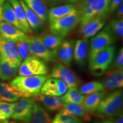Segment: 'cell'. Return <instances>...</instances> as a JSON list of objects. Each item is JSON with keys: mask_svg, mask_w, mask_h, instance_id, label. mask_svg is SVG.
Wrapping results in <instances>:
<instances>
[{"mask_svg": "<svg viewBox=\"0 0 123 123\" xmlns=\"http://www.w3.org/2000/svg\"><path fill=\"white\" fill-rule=\"evenodd\" d=\"M47 79L46 75L18 76L15 77L10 84L24 98H37L41 95V90Z\"/></svg>", "mask_w": 123, "mask_h": 123, "instance_id": "cell-1", "label": "cell"}, {"mask_svg": "<svg viewBox=\"0 0 123 123\" xmlns=\"http://www.w3.org/2000/svg\"><path fill=\"white\" fill-rule=\"evenodd\" d=\"M123 101L122 91H113L104 95L94 113L101 118L116 117L122 113Z\"/></svg>", "mask_w": 123, "mask_h": 123, "instance_id": "cell-2", "label": "cell"}, {"mask_svg": "<svg viewBox=\"0 0 123 123\" xmlns=\"http://www.w3.org/2000/svg\"><path fill=\"white\" fill-rule=\"evenodd\" d=\"M116 54V46L110 45L99 52L89 62L90 68L94 76H100L110 68Z\"/></svg>", "mask_w": 123, "mask_h": 123, "instance_id": "cell-3", "label": "cell"}, {"mask_svg": "<svg viewBox=\"0 0 123 123\" xmlns=\"http://www.w3.org/2000/svg\"><path fill=\"white\" fill-rule=\"evenodd\" d=\"M80 22L79 13L59 18L50 22V31L51 33L64 38L74 30Z\"/></svg>", "mask_w": 123, "mask_h": 123, "instance_id": "cell-4", "label": "cell"}, {"mask_svg": "<svg viewBox=\"0 0 123 123\" xmlns=\"http://www.w3.org/2000/svg\"><path fill=\"white\" fill-rule=\"evenodd\" d=\"M18 71L20 76L46 75L49 73V68L43 61L30 55L21 63Z\"/></svg>", "mask_w": 123, "mask_h": 123, "instance_id": "cell-5", "label": "cell"}, {"mask_svg": "<svg viewBox=\"0 0 123 123\" xmlns=\"http://www.w3.org/2000/svg\"><path fill=\"white\" fill-rule=\"evenodd\" d=\"M114 41V35L108 25L91 40L90 51L88 54V61H91L100 51L111 45Z\"/></svg>", "mask_w": 123, "mask_h": 123, "instance_id": "cell-6", "label": "cell"}, {"mask_svg": "<svg viewBox=\"0 0 123 123\" xmlns=\"http://www.w3.org/2000/svg\"><path fill=\"white\" fill-rule=\"evenodd\" d=\"M27 42L30 55L36 56L44 62H53L57 59V51L47 49L39 36L30 35Z\"/></svg>", "mask_w": 123, "mask_h": 123, "instance_id": "cell-7", "label": "cell"}, {"mask_svg": "<svg viewBox=\"0 0 123 123\" xmlns=\"http://www.w3.org/2000/svg\"><path fill=\"white\" fill-rule=\"evenodd\" d=\"M35 103L33 99L27 98L19 99L15 103L12 119L15 121L30 123Z\"/></svg>", "mask_w": 123, "mask_h": 123, "instance_id": "cell-8", "label": "cell"}, {"mask_svg": "<svg viewBox=\"0 0 123 123\" xmlns=\"http://www.w3.org/2000/svg\"><path fill=\"white\" fill-rule=\"evenodd\" d=\"M50 76L51 78L59 79L67 85L68 88L78 87L79 84V79L72 70L67 68L62 64H57L52 68Z\"/></svg>", "mask_w": 123, "mask_h": 123, "instance_id": "cell-9", "label": "cell"}, {"mask_svg": "<svg viewBox=\"0 0 123 123\" xmlns=\"http://www.w3.org/2000/svg\"><path fill=\"white\" fill-rule=\"evenodd\" d=\"M0 56L6 59L10 63L17 67H19L22 63L15 42L1 37H0Z\"/></svg>", "mask_w": 123, "mask_h": 123, "instance_id": "cell-10", "label": "cell"}, {"mask_svg": "<svg viewBox=\"0 0 123 123\" xmlns=\"http://www.w3.org/2000/svg\"><path fill=\"white\" fill-rule=\"evenodd\" d=\"M29 35L12 25L2 21L0 23V37L13 42L28 41Z\"/></svg>", "mask_w": 123, "mask_h": 123, "instance_id": "cell-11", "label": "cell"}, {"mask_svg": "<svg viewBox=\"0 0 123 123\" xmlns=\"http://www.w3.org/2000/svg\"><path fill=\"white\" fill-rule=\"evenodd\" d=\"M68 90L66 84L61 80L51 78L44 83L41 90V93L46 96H62Z\"/></svg>", "mask_w": 123, "mask_h": 123, "instance_id": "cell-12", "label": "cell"}, {"mask_svg": "<svg viewBox=\"0 0 123 123\" xmlns=\"http://www.w3.org/2000/svg\"><path fill=\"white\" fill-rule=\"evenodd\" d=\"M105 24L104 18L96 16L81 23L79 33L83 38L88 39L95 36L103 27Z\"/></svg>", "mask_w": 123, "mask_h": 123, "instance_id": "cell-13", "label": "cell"}, {"mask_svg": "<svg viewBox=\"0 0 123 123\" xmlns=\"http://www.w3.org/2000/svg\"><path fill=\"white\" fill-rule=\"evenodd\" d=\"M75 41L67 39L63 41L57 50V58L62 64L70 66L74 57Z\"/></svg>", "mask_w": 123, "mask_h": 123, "instance_id": "cell-14", "label": "cell"}, {"mask_svg": "<svg viewBox=\"0 0 123 123\" xmlns=\"http://www.w3.org/2000/svg\"><path fill=\"white\" fill-rule=\"evenodd\" d=\"M105 73V77L104 78L103 84L104 88L113 90L122 88L123 86V69H111Z\"/></svg>", "mask_w": 123, "mask_h": 123, "instance_id": "cell-15", "label": "cell"}, {"mask_svg": "<svg viewBox=\"0 0 123 123\" xmlns=\"http://www.w3.org/2000/svg\"><path fill=\"white\" fill-rule=\"evenodd\" d=\"M88 54V41L87 39H78L75 43L74 57L75 63L79 66H84Z\"/></svg>", "mask_w": 123, "mask_h": 123, "instance_id": "cell-16", "label": "cell"}, {"mask_svg": "<svg viewBox=\"0 0 123 123\" xmlns=\"http://www.w3.org/2000/svg\"><path fill=\"white\" fill-rule=\"evenodd\" d=\"M35 98L37 100L42 103L46 110L51 112L61 111L65 104L61 96L40 95Z\"/></svg>", "mask_w": 123, "mask_h": 123, "instance_id": "cell-17", "label": "cell"}, {"mask_svg": "<svg viewBox=\"0 0 123 123\" xmlns=\"http://www.w3.org/2000/svg\"><path fill=\"white\" fill-rule=\"evenodd\" d=\"M76 13H78V9L74 5H64L51 9L48 13V18L50 22H51L59 18Z\"/></svg>", "mask_w": 123, "mask_h": 123, "instance_id": "cell-18", "label": "cell"}, {"mask_svg": "<svg viewBox=\"0 0 123 123\" xmlns=\"http://www.w3.org/2000/svg\"><path fill=\"white\" fill-rule=\"evenodd\" d=\"M60 113L77 117L85 121L90 120L89 113L86 111L82 104L65 103Z\"/></svg>", "mask_w": 123, "mask_h": 123, "instance_id": "cell-19", "label": "cell"}, {"mask_svg": "<svg viewBox=\"0 0 123 123\" xmlns=\"http://www.w3.org/2000/svg\"><path fill=\"white\" fill-rule=\"evenodd\" d=\"M22 95L10 83L0 81V100L6 102H14L21 98Z\"/></svg>", "mask_w": 123, "mask_h": 123, "instance_id": "cell-20", "label": "cell"}, {"mask_svg": "<svg viewBox=\"0 0 123 123\" xmlns=\"http://www.w3.org/2000/svg\"><path fill=\"white\" fill-rule=\"evenodd\" d=\"M26 5L33 10L43 23L48 19V9L44 0H23Z\"/></svg>", "mask_w": 123, "mask_h": 123, "instance_id": "cell-21", "label": "cell"}, {"mask_svg": "<svg viewBox=\"0 0 123 123\" xmlns=\"http://www.w3.org/2000/svg\"><path fill=\"white\" fill-rule=\"evenodd\" d=\"M80 4L90 7L103 18L110 14V4L105 0H82Z\"/></svg>", "mask_w": 123, "mask_h": 123, "instance_id": "cell-22", "label": "cell"}, {"mask_svg": "<svg viewBox=\"0 0 123 123\" xmlns=\"http://www.w3.org/2000/svg\"><path fill=\"white\" fill-rule=\"evenodd\" d=\"M8 1L13 7L17 18L22 27L23 31L27 34H33V30L27 23L24 10L19 1L18 0H8Z\"/></svg>", "mask_w": 123, "mask_h": 123, "instance_id": "cell-23", "label": "cell"}, {"mask_svg": "<svg viewBox=\"0 0 123 123\" xmlns=\"http://www.w3.org/2000/svg\"><path fill=\"white\" fill-rule=\"evenodd\" d=\"M18 67L9 62L6 59L0 56V79L9 81L16 76Z\"/></svg>", "mask_w": 123, "mask_h": 123, "instance_id": "cell-24", "label": "cell"}, {"mask_svg": "<svg viewBox=\"0 0 123 123\" xmlns=\"http://www.w3.org/2000/svg\"><path fill=\"white\" fill-rule=\"evenodd\" d=\"M51 117L46 109L39 103L35 102L30 123H51Z\"/></svg>", "mask_w": 123, "mask_h": 123, "instance_id": "cell-25", "label": "cell"}, {"mask_svg": "<svg viewBox=\"0 0 123 123\" xmlns=\"http://www.w3.org/2000/svg\"><path fill=\"white\" fill-rule=\"evenodd\" d=\"M23 9H24L27 23L33 31H38L42 29L44 23L42 22L33 10H31L23 0H18Z\"/></svg>", "mask_w": 123, "mask_h": 123, "instance_id": "cell-26", "label": "cell"}, {"mask_svg": "<svg viewBox=\"0 0 123 123\" xmlns=\"http://www.w3.org/2000/svg\"><path fill=\"white\" fill-rule=\"evenodd\" d=\"M105 94L106 92L104 90L102 91L91 93L88 95V96H85L82 105L86 111L88 113H94L101 99Z\"/></svg>", "mask_w": 123, "mask_h": 123, "instance_id": "cell-27", "label": "cell"}, {"mask_svg": "<svg viewBox=\"0 0 123 123\" xmlns=\"http://www.w3.org/2000/svg\"><path fill=\"white\" fill-rule=\"evenodd\" d=\"M2 21L11 24L23 31L22 27L17 18L12 5L9 3V1L5 2L3 5Z\"/></svg>", "mask_w": 123, "mask_h": 123, "instance_id": "cell-28", "label": "cell"}, {"mask_svg": "<svg viewBox=\"0 0 123 123\" xmlns=\"http://www.w3.org/2000/svg\"><path fill=\"white\" fill-rule=\"evenodd\" d=\"M43 43L49 50L57 51L63 38L50 33H45L39 36Z\"/></svg>", "mask_w": 123, "mask_h": 123, "instance_id": "cell-29", "label": "cell"}, {"mask_svg": "<svg viewBox=\"0 0 123 123\" xmlns=\"http://www.w3.org/2000/svg\"><path fill=\"white\" fill-rule=\"evenodd\" d=\"M62 96L63 100L65 103L82 104L85 96L80 92L78 87H73L68 88Z\"/></svg>", "mask_w": 123, "mask_h": 123, "instance_id": "cell-30", "label": "cell"}, {"mask_svg": "<svg viewBox=\"0 0 123 123\" xmlns=\"http://www.w3.org/2000/svg\"><path fill=\"white\" fill-rule=\"evenodd\" d=\"M103 84L99 81H92L83 84L80 87L79 91L81 94L88 95L104 90Z\"/></svg>", "mask_w": 123, "mask_h": 123, "instance_id": "cell-31", "label": "cell"}, {"mask_svg": "<svg viewBox=\"0 0 123 123\" xmlns=\"http://www.w3.org/2000/svg\"><path fill=\"white\" fill-rule=\"evenodd\" d=\"M15 103L0 100V121L9 120L13 116Z\"/></svg>", "mask_w": 123, "mask_h": 123, "instance_id": "cell-32", "label": "cell"}, {"mask_svg": "<svg viewBox=\"0 0 123 123\" xmlns=\"http://www.w3.org/2000/svg\"><path fill=\"white\" fill-rule=\"evenodd\" d=\"M77 9H78V13L80 16V24L96 16H99L96 12L92 10L90 7L86 6L81 4L78 5Z\"/></svg>", "mask_w": 123, "mask_h": 123, "instance_id": "cell-33", "label": "cell"}, {"mask_svg": "<svg viewBox=\"0 0 123 123\" xmlns=\"http://www.w3.org/2000/svg\"><path fill=\"white\" fill-rule=\"evenodd\" d=\"M109 26L113 35L119 38H122L123 35V19L113 20L111 22Z\"/></svg>", "mask_w": 123, "mask_h": 123, "instance_id": "cell-34", "label": "cell"}, {"mask_svg": "<svg viewBox=\"0 0 123 123\" xmlns=\"http://www.w3.org/2000/svg\"><path fill=\"white\" fill-rule=\"evenodd\" d=\"M17 51L21 61H24L30 56L29 52V47L27 41H19L15 42Z\"/></svg>", "mask_w": 123, "mask_h": 123, "instance_id": "cell-35", "label": "cell"}, {"mask_svg": "<svg viewBox=\"0 0 123 123\" xmlns=\"http://www.w3.org/2000/svg\"><path fill=\"white\" fill-rule=\"evenodd\" d=\"M113 59L111 69H123V49H120L116 56Z\"/></svg>", "mask_w": 123, "mask_h": 123, "instance_id": "cell-36", "label": "cell"}, {"mask_svg": "<svg viewBox=\"0 0 123 123\" xmlns=\"http://www.w3.org/2000/svg\"><path fill=\"white\" fill-rule=\"evenodd\" d=\"M121 2H123V0H111L110 2V14L113 13Z\"/></svg>", "mask_w": 123, "mask_h": 123, "instance_id": "cell-37", "label": "cell"}, {"mask_svg": "<svg viewBox=\"0 0 123 123\" xmlns=\"http://www.w3.org/2000/svg\"><path fill=\"white\" fill-rule=\"evenodd\" d=\"M94 123H115L113 117H107L106 119L100 120L95 121Z\"/></svg>", "mask_w": 123, "mask_h": 123, "instance_id": "cell-38", "label": "cell"}, {"mask_svg": "<svg viewBox=\"0 0 123 123\" xmlns=\"http://www.w3.org/2000/svg\"><path fill=\"white\" fill-rule=\"evenodd\" d=\"M117 17L119 19H121L123 17V4L121 2L120 5L117 7Z\"/></svg>", "mask_w": 123, "mask_h": 123, "instance_id": "cell-39", "label": "cell"}, {"mask_svg": "<svg viewBox=\"0 0 123 123\" xmlns=\"http://www.w3.org/2000/svg\"><path fill=\"white\" fill-rule=\"evenodd\" d=\"M115 123H123V112L116 117H113Z\"/></svg>", "mask_w": 123, "mask_h": 123, "instance_id": "cell-40", "label": "cell"}, {"mask_svg": "<svg viewBox=\"0 0 123 123\" xmlns=\"http://www.w3.org/2000/svg\"><path fill=\"white\" fill-rule=\"evenodd\" d=\"M5 3V0H0V23L2 22V12L3 5Z\"/></svg>", "mask_w": 123, "mask_h": 123, "instance_id": "cell-41", "label": "cell"}, {"mask_svg": "<svg viewBox=\"0 0 123 123\" xmlns=\"http://www.w3.org/2000/svg\"><path fill=\"white\" fill-rule=\"evenodd\" d=\"M70 123H82V120L79 119V120H78L73 121V122H71Z\"/></svg>", "mask_w": 123, "mask_h": 123, "instance_id": "cell-42", "label": "cell"}, {"mask_svg": "<svg viewBox=\"0 0 123 123\" xmlns=\"http://www.w3.org/2000/svg\"><path fill=\"white\" fill-rule=\"evenodd\" d=\"M44 1H49V2H59V1H62L63 0H44Z\"/></svg>", "mask_w": 123, "mask_h": 123, "instance_id": "cell-43", "label": "cell"}, {"mask_svg": "<svg viewBox=\"0 0 123 123\" xmlns=\"http://www.w3.org/2000/svg\"><path fill=\"white\" fill-rule=\"evenodd\" d=\"M9 123H25L21 122V121H9Z\"/></svg>", "mask_w": 123, "mask_h": 123, "instance_id": "cell-44", "label": "cell"}, {"mask_svg": "<svg viewBox=\"0 0 123 123\" xmlns=\"http://www.w3.org/2000/svg\"><path fill=\"white\" fill-rule=\"evenodd\" d=\"M68 1H71V2H76V1H80V0H68Z\"/></svg>", "mask_w": 123, "mask_h": 123, "instance_id": "cell-45", "label": "cell"}, {"mask_svg": "<svg viewBox=\"0 0 123 123\" xmlns=\"http://www.w3.org/2000/svg\"><path fill=\"white\" fill-rule=\"evenodd\" d=\"M105 1H107V2L109 4H110V1H111V0H105Z\"/></svg>", "mask_w": 123, "mask_h": 123, "instance_id": "cell-46", "label": "cell"}, {"mask_svg": "<svg viewBox=\"0 0 123 123\" xmlns=\"http://www.w3.org/2000/svg\"><path fill=\"white\" fill-rule=\"evenodd\" d=\"M0 123H1V121H0Z\"/></svg>", "mask_w": 123, "mask_h": 123, "instance_id": "cell-47", "label": "cell"}]
</instances>
